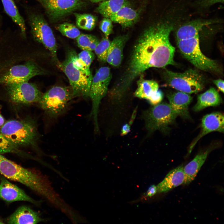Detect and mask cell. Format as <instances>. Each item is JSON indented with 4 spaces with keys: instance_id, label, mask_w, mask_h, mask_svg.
Segmentation results:
<instances>
[{
    "instance_id": "cell-39",
    "label": "cell",
    "mask_w": 224,
    "mask_h": 224,
    "mask_svg": "<svg viewBox=\"0 0 224 224\" xmlns=\"http://www.w3.org/2000/svg\"><path fill=\"white\" fill-rule=\"evenodd\" d=\"M1 107L0 105V127L5 122V119L1 113Z\"/></svg>"
},
{
    "instance_id": "cell-1",
    "label": "cell",
    "mask_w": 224,
    "mask_h": 224,
    "mask_svg": "<svg viewBox=\"0 0 224 224\" xmlns=\"http://www.w3.org/2000/svg\"><path fill=\"white\" fill-rule=\"evenodd\" d=\"M173 29L171 25L161 23L142 33L134 46L127 68L113 88L116 94L124 95L135 79L148 69L175 64V48L169 39Z\"/></svg>"
},
{
    "instance_id": "cell-26",
    "label": "cell",
    "mask_w": 224,
    "mask_h": 224,
    "mask_svg": "<svg viewBox=\"0 0 224 224\" xmlns=\"http://www.w3.org/2000/svg\"><path fill=\"white\" fill-rule=\"evenodd\" d=\"M159 85L156 81L144 79L142 76L138 82V87L134 95L138 98L148 100L155 94L159 89Z\"/></svg>"
},
{
    "instance_id": "cell-5",
    "label": "cell",
    "mask_w": 224,
    "mask_h": 224,
    "mask_svg": "<svg viewBox=\"0 0 224 224\" xmlns=\"http://www.w3.org/2000/svg\"><path fill=\"white\" fill-rule=\"evenodd\" d=\"M177 44L182 55L198 69L217 73L221 72L217 62L207 57L202 52L200 47L199 35L177 41Z\"/></svg>"
},
{
    "instance_id": "cell-18",
    "label": "cell",
    "mask_w": 224,
    "mask_h": 224,
    "mask_svg": "<svg viewBox=\"0 0 224 224\" xmlns=\"http://www.w3.org/2000/svg\"><path fill=\"white\" fill-rule=\"evenodd\" d=\"M185 175L184 167L181 165L171 170L156 186L159 193H166L183 184Z\"/></svg>"
},
{
    "instance_id": "cell-14",
    "label": "cell",
    "mask_w": 224,
    "mask_h": 224,
    "mask_svg": "<svg viewBox=\"0 0 224 224\" xmlns=\"http://www.w3.org/2000/svg\"><path fill=\"white\" fill-rule=\"evenodd\" d=\"M0 179V199L9 203L24 201L37 206L40 204L41 201L34 199L21 189L10 182L5 177L2 176Z\"/></svg>"
},
{
    "instance_id": "cell-25",
    "label": "cell",
    "mask_w": 224,
    "mask_h": 224,
    "mask_svg": "<svg viewBox=\"0 0 224 224\" xmlns=\"http://www.w3.org/2000/svg\"><path fill=\"white\" fill-rule=\"evenodd\" d=\"M127 0H106L100 2L96 11L104 17H110L123 7L129 6Z\"/></svg>"
},
{
    "instance_id": "cell-20",
    "label": "cell",
    "mask_w": 224,
    "mask_h": 224,
    "mask_svg": "<svg viewBox=\"0 0 224 224\" xmlns=\"http://www.w3.org/2000/svg\"><path fill=\"white\" fill-rule=\"evenodd\" d=\"M217 21L208 20H196L189 22L180 27L177 31V41L183 40L199 35V32L205 26L215 23Z\"/></svg>"
},
{
    "instance_id": "cell-42",
    "label": "cell",
    "mask_w": 224,
    "mask_h": 224,
    "mask_svg": "<svg viewBox=\"0 0 224 224\" xmlns=\"http://www.w3.org/2000/svg\"><path fill=\"white\" fill-rule=\"evenodd\" d=\"M37 0L38 1V0Z\"/></svg>"
},
{
    "instance_id": "cell-33",
    "label": "cell",
    "mask_w": 224,
    "mask_h": 224,
    "mask_svg": "<svg viewBox=\"0 0 224 224\" xmlns=\"http://www.w3.org/2000/svg\"><path fill=\"white\" fill-rule=\"evenodd\" d=\"M99 27L105 37L108 38L113 30L112 21L110 18H104L100 22Z\"/></svg>"
},
{
    "instance_id": "cell-2",
    "label": "cell",
    "mask_w": 224,
    "mask_h": 224,
    "mask_svg": "<svg viewBox=\"0 0 224 224\" xmlns=\"http://www.w3.org/2000/svg\"><path fill=\"white\" fill-rule=\"evenodd\" d=\"M0 174L5 178L21 183L46 199L54 202L58 194L49 180L35 170L25 168L0 154Z\"/></svg>"
},
{
    "instance_id": "cell-23",
    "label": "cell",
    "mask_w": 224,
    "mask_h": 224,
    "mask_svg": "<svg viewBox=\"0 0 224 224\" xmlns=\"http://www.w3.org/2000/svg\"><path fill=\"white\" fill-rule=\"evenodd\" d=\"M138 12L129 6H124L111 16L110 19L112 21L119 24L123 27H129L138 20Z\"/></svg>"
},
{
    "instance_id": "cell-35",
    "label": "cell",
    "mask_w": 224,
    "mask_h": 224,
    "mask_svg": "<svg viewBox=\"0 0 224 224\" xmlns=\"http://www.w3.org/2000/svg\"><path fill=\"white\" fill-rule=\"evenodd\" d=\"M224 0H203L201 3L202 6L207 7L218 2L223 3Z\"/></svg>"
},
{
    "instance_id": "cell-16",
    "label": "cell",
    "mask_w": 224,
    "mask_h": 224,
    "mask_svg": "<svg viewBox=\"0 0 224 224\" xmlns=\"http://www.w3.org/2000/svg\"><path fill=\"white\" fill-rule=\"evenodd\" d=\"M46 221L38 212L25 205L19 207L7 219L9 224H37Z\"/></svg>"
},
{
    "instance_id": "cell-22",
    "label": "cell",
    "mask_w": 224,
    "mask_h": 224,
    "mask_svg": "<svg viewBox=\"0 0 224 224\" xmlns=\"http://www.w3.org/2000/svg\"><path fill=\"white\" fill-rule=\"evenodd\" d=\"M222 102V99L218 91L215 88L211 87L198 96L197 102L193 107V110L198 112L208 107L218 105Z\"/></svg>"
},
{
    "instance_id": "cell-6",
    "label": "cell",
    "mask_w": 224,
    "mask_h": 224,
    "mask_svg": "<svg viewBox=\"0 0 224 224\" xmlns=\"http://www.w3.org/2000/svg\"><path fill=\"white\" fill-rule=\"evenodd\" d=\"M164 77L167 85L189 94L197 93L203 89L205 79L197 69H189L183 72L166 69Z\"/></svg>"
},
{
    "instance_id": "cell-4",
    "label": "cell",
    "mask_w": 224,
    "mask_h": 224,
    "mask_svg": "<svg viewBox=\"0 0 224 224\" xmlns=\"http://www.w3.org/2000/svg\"><path fill=\"white\" fill-rule=\"evenodd\" d=\"M0 131L18 147L35 145L38 138L36 124L30 119L9 120L1 126Z\"/></svg>"
},
{
    "instance_id": "cell-28",
    "label": "cell",
    "mask_w": 224,
    "mask_h": 224,
    "mask_svg": "<svg viewBox=\"0 0 224 224\" xmlns=\"http://www.w3.org/2000/svg\"><path fill=\"white\" fill-rule=\"evenodd\" d=\"M78 47L82 50L94 51L99 41L92 35L81 34L76 38Z\"/></svg>"
},
{
    "instance_id": "cell-15",
    "label": "cell",
    "mask_w": 224,
    "mask_h": 224,
    "mask_svg": "<svg viewBox=\"0 0 224 224\" xmlns=\"http://www.w3.org/2000/svg\"><path fill=\"white\" fill-rule=\"evenodd\" d=\"M224 115L220 112H214L205 115L203 118L201 131L198 135L190 144L189 154L192 152L198 141L207 134L214 131L224 132Z\"/></svg>"
},
{
    "instance_id": "cell-32",
    "label": "cell",
    "mask_w": 224,
    "mask_h": 224,
    "mask_svg": "<svg viewBox=\"0 0 224 224\" xmlns=\"http://www.w3.org/2000/svg\"><path fill=\"white\" fill-rule=\"evenodd\" d=\"M77 56L83 66L86 69L90 70V66L94 58V54L92 51L83 50L77 54Z\"/></svg>"
},
{
    "instance_id": "cell-29",
    "label": "cell",
    "mask_w": 224,
    "mask_h": 224,
    "mask_svg": "<svg viewBox=\"0 0 224 224\" xmlns=\"http://www.w3.org/2000/svg\"><path fill=\"white\" fill-rule=\"evenodd\" d=\"M57 29L62 35L71 39H76L81 34L77 27L73 24L68 22L59 25Z\"/></svg>"
},
{
    "instance_id": "cell-27",
    "label": "cell",
    "mask_w": 224,
    "mask_h": 224,
    "mask_svg": "<svg viewBox=\"0 0 224 224\" xmlns=\"http://www.w3.org/2000/svg\"><path fill=\"white\" fill-rule=\"evenodd\" d=\"M76 18V24L79 28L88 30H93L96 22V18L89 14L74 13Z\"/></svg>"
},
{
    "instance_id": "cell-8",
    "label": "cell",
    "mask_w": 224,
    "mask_h": 224,
    "mask_svg": "<svg viewBox=\"0 0 224 224\" xmlns=\"http://www.w3.org/2000/svg\"><path fill=\"white\" fill-rule=\"evenodd\" d=\"M178 115L169 104H158L148 110L144 114L145 127L149 132L159 130L166 133Z\"/></svg>"
},
{
    "instance_id": "cell-3",
    "label": "cell",
    "mask_w": 224,
    "mask_h": 224,
    "mask_svg": "<svg viewBox=\"0 0 224 224\" xmlns=\"http://www.w3.org/2000/svg\"><path fill=\"white\" fill-rule=\"evenodd\" d=\"M31 34L34 39L42 44L50 53L58 66L57 46L53 32L43 16L27 4H22Z\"/></svg>"
},
{
    "instance_id": "cell-13",
    "label": "cell",
    "mask_w": 224,
    "mask_h": 224,
    "mask_svg": "<svg viewBox=\"0 0 224 224\" xmlns=\"http://www.w3.org/2000/svg\"><path fill=\"white\" fill-rule=\"evenodd\" d=\"M50 19L59 20L82 7L83 0H38Z\"/></svg>"
},
{
    "instance_id": "cell-37",
    "label": "cell",
    "mask_w": 224,
    "mask_h": 224,
    "mask_svg": "<svg viewBox=\"0 0 224 224\" xmlns=\"http://www.w3.org/2000/svg\"><path fill=\"white\" fill-rule=\"evenodd\" d=\"M157 192L156 186L154 185H151L147 190V196H152L154 195Z\"/></svg>"
},
{
    "instance_id": "cell-10",
    "label": "cell",
    "mask_w": 224,
    "mask_h": 224,
    "mask_svg": "<svg viewBox=\"0 0 224 224\" xmlns=\"http://www.w3.org/2000/svg\"><path fill=\"white\" fill-rule=\"evenodd\" d=\"M73 50L68 52L65 60L58 65L68 77L72 91L73 98L89 97L90 86L92 77H89L75 67L72 63Z\"/></svg>"
},
{
    "instance_id": "cell-17",
    "label": "cell",
    "mask_w": 224,
    "mask_h": 224,
    "mask_svg": "<svg viewBox=\"0 0 224 224\" xmlns=\"http://www.w3.org/2000/svg\"><path fill=\"white\" fill-rule=\"evenodd\" d=\"M169 104L178 116L185 119H189V105L192 100L189 94L178 91L169 93L167 95Z\"/></svg>"
},
{
    "instance_id": "cell-11",
    "label": "cell",
    "mask_w": 224,
    "mask_h": 224,
    "mask_svg": "<svg viewBox=\"0 0 224 224\" xmlns=\"http://www.w3.org/2000/svg\"><path fill=\"white\" fill-rule=\"evenodd\" d=\"M7 88L11 100L18 104L38 102L43 94L35 84L28 82L7 84Z\"/></svg>"
},
{
    "instance_id": "cell-30",
    "label": "cell",
    "mask_w": 224,
    "mask_h": 224,
    "mask_svg": "<svg viewBox=\"0 0 224 224\" xmlns=\"http://www.w3.org/2000/svg\"><path fill=\"white\" fill-rule=\"evenodd\" d=\"M111 42L105 37L99 41L94 51L98 59L101 61L106 62L108 49Z\"/></svg>"
},
{
    "instance_id": "cell-24",
    "label": "cell",
    "mask_w": 224,
    "mask_h": 224,
    "mask_svg": "<svg viewBox=\"0 0 224 224\" xmlns=\"http://www.w3.org/2000/svg\"><path fill=\"white\" fill-rule=\"evenodd\" d=\"M6 13L20 28L21 35L26 37V26L24 19L20 14L14 0H1Z\"/></svg>"
},
{
    "instance_id": "cell-41",
    "label": "cell",
    "mask_w": 224,
    "mask_h": 224,
    "mask_svg": "<svg viewBox=\"0 0 224 224\" xmlns=\"http://www.w3.org/2000/svg\"><path fill=\"white\" fill-rule=\"evenodd\" d=\"M3 221H2V219L0 218V223H4Z\"/></svg>"
},
{
    "instance_id": "cell-31",
    "label": "cell",
    "mask_w": 224,
    "mask_h": 224,
    "mask_svg": "<svg viewBox=\"0 0 224 224\" xmlns=\"http://www.w3.org/2000/svg\"><path fill=\"white\" fill-rule=\"evenodd\" d=\"M8 153L20 154L21 152L0 131V154Z\"/></svg>"
},
{
    "instance_id": "cell-9",
    "label": "cell",
    "mask_w": 224,
    "mask_h": 224,
    "mask_svg": "<svg viewBox=\"0 0 224 224\" xmlns=\"http://www.w3.org/2000/svg\"><path fill=\"white\" fill-rule=\"evenodd\" d=\"M111 78L110 68L104 66L97 70L91 80L89 95L92 103L91 115L93 117L95 129L97 132L99 130L98 114L99 105L107 94Z\"/></svg>"
},
{
    "instance_id": "cell-40",
    "label": "cell",
    "mask_w": 224,
    "mask_h": 224,
    "mask_svg": "<svg viewBox=\"0 0 224 224\" xmlns=\"http://www.w3.org/2000/svg\"><path fill=\"white\" fill-rule=\"evenodd\" d=\"M91 1V2H102L103 1H104L106 0H90Z\"/></svg>"
},
{
    "instance_id": "cell-36",
    "label": "cell",
    "mask_w": 224,
    "mask_h": 224,
    "mask_svg": "<svg viewBox=\"0 0 224 224\" xmlns=\"http://www.w3.org/2000/svg\"><path fill=\"white\" fill-rule=\"evenodd\" d=\"M213 82L218 89L222 92H224V81L223 80L218 79L214 80Z\"/></svg>"
},
{
    "instance_id": "cell-7",
    "label": "cell",
    "mask_w": 224,
    "mask_h": 224,
    "mask_svg": "<svg viewBox=\"0 0 224 224\" xmlns=\"http://www.w3.org/2000/svg\"><path fill=\"white\" fill-rule=\"evenodd\" d=\"M73 98L71 87L57 86L43 94L38 102L48 116L55 118L65 112Z\"/></svg>"
},
{
    "instance_id": "cell-38",
    "label": "cell",
    "mask_w": 224,
    "mask_h": 224,
    "mask_svg": "<svg viewBox=\"0 0 224 224\" xmlns=\"http://www.w3.org/2000/svg\"><path fill=\"white\" fill-rule=\"evenodd\" d=\"M131 125L129 124H126L123 125L122 127L121 134L122 136L128 134L130 131Z\"/></svg>"
},
{
    "instance_id": "cell-21",
    "label": "cell",
    "mask_w": 224,
    "mask_h": 224,
    "mask_svg": "<svg viewBox=\"0 0 224 224\" xmlns=\"http://www.w3.org/2000/svg\"><path fill=\"white\" fill-rule=\"evenodd\" d=\"M212 149V148H209L199 153L184 167L185 179L183 184H188L194 179Z\"/></svg>"
},
{
    "instance_id": "cell-19",
    "label": "cell",
    "mask_w": 224,
    "mask_h": 224,
    "mask_svg": "<svg viewBox=\"0 0 224 224\" xmlns=\"http://www.w3.org/2000/svg\"><path fill=\"white\" fill-rule=\"evenodd\" d=\"M128 38V35L118 36L111 42L108 51L106 62L117 67L121 64L123 58V51Z\"/></svg>"
},
{
    "instance_id": "cell-34",
    "label": "cell",
    "mask_w": 224,
    "mask_h": 224,
    "mask_svg": "<svg viewBox=\"0 0 224 224\" xmlns=\"http://www.w3.org/2000/svg\"><path fill=\"white\" fill-rule=\"evenodd\" d=\"M163 97L162 92L159 89L156 93L152 96L148 101L151 105H155L159 104L162 101Z\"/></svg>"
},
{
    "instance_id": "cell-12",
    "label": "cell",
    "mask_w": 224,
    "mask_h": 224,
    "mask_svg": "<svg viewBox=\"0 0 224 224\" xmlns=\"http://www.w3.org/2000/svg\"><path fill=\"white\" fill-rule=\"evenodd\" d=\"M45 72L42 68L30 61L23 64L12 67L0 78V83L7 85L27 82L32 77Z\"/></svg>"
}]
</instances>
